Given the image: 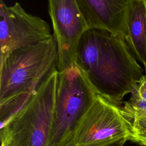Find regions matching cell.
I'll return each instance as SVG.
<instances>
[{
	"mask_svg": "<svg viewBox=\"0 0 146 146\" xmlns=\"http://www.w3.org/2000/svg\"><path fill=\"white\" fill-rule=\"evenodd\" d=\"M76 64L97 95L119 106L144 75L125 40L103 29L90 28L83 34Z\"/></svg>",
	"mask_w": 146,
	"mask_h": 146,
	"instance_id": "obj_1",
	"label": "cell"
},
{
	"mask_svg": "<svg viewBox=\"0 0 146 146\" xmlns=\"http://www.w3.org/2000/svg\"><path fill=\"white\" fill-rule=\"evenodd\" d=\"M58 50L53 36L18 48L0 63L1 127L31 98L46 76L57 67Z\"/></svg>",
	"mask_w": 146,
	"mask_h": 146,
	"instance_id": "obj_2",
	"label": "cell"
},
{
	"mask_svg": "<svg viewBox=\"0 0 146 146\" xmlns=\"http://www.w3.org/2000/svg\"><path fill=\"white\" fill-rule=\"evenodd\" d=\"M58 75L56 67L43 80L30 100L1 127V146L48 145Z\"/></svg>",
	"mask_w": 146,
	"mask_h": 146,
	"instance_id": "obj_3",
	"label": "cell"
},
{
	"mask_svg": "<svg viewBox=\"0 0 146 146\" xmlns=\"http://www.w3.org/2000/svg\"><path fill=\"white\" fill-rule=\"evenodd\" d=\"M97 94L77 65L58 71L52 130L48 146H70Z\"/></svg>",
	"mask_w": 146,
	"mask_h": 146,
	"instance_id": "obj_4",
	"label": "cell"
},
{
	"mask_svg": "<svg viewBox=\"0 0 146 146\" xmlns=\"http://www.w3.org/2000/svg\"><path fill=\"white\" fill-rule=\"evenodd\" d=\"M130 127L120 106L97 95L78 126L73 143L75 146H108L123 138L129 140Z\"/></svg>",
	"mask_w": 146,
	"mask_h": 146,
	"instance_id": "obj_5",
	"label": "cell"
},
{
	"mask_svg": "<svg viewBox=\"0 0 146 146\" xmlns=\"http://www.w3.org/2000/svg\"><path fill=\"white\" fill-rule=\"evenodd\" d=\"M52 36L44 20L27 13L18 2L7 6L0 0V63L14 50Z\"/></svg>",
	"mask_w": 146,
	"mask_h": 146,
	"instance_id": "obj_6",
	"label": "cell"
},
{
	"mask_svg": "<svg viewBox=\"0 0 146 146\" xmlns=\"http://www.w3.org/2000/svg\"><path fill=\"white\" fill-rule=\"evenodd\" d=\"M48 5L57 44V69L62 71L76 65L79 41L90 27L76 0H48Z\"/></svg>",
	"mask_w": 146,
	"mask_h": 146,
	"instance_id": "obj_7",
	"label": "cell"
},
{
	"mask_svg": "<svg viewBox=\"0 0 146 146\" xmlns=\"http://www.w3.org/2000/svg\"><path fill=\"white\" fill-rule=\"evenodd\" d=\"M90 28L103 29L125 40L127 20L135 0H76Z\"/></svg>",
	"mask_w": 146,
	"mask_h": 146,
	"instance_id": "obj_8",
	"label": "cell"
},
{
	"mask_svg": "<svg viewBox=\"0 0 146 146\" xmlns=\"http://www.w3.org/2000/svg\"><path fill=\"white\" fill-rule=\"evenodd\" d=\"M128 35L125 40L131 52L146 69V0H135L127 20Z\"/></svg>",
	"mask_w": 146,
	"mask_h": 146,
	"instance_id": "obj_9",
	"label": "cell"
},
{
	"mask_svg": "<svg viewBox=\"0 0 146 146\" xmlns=\"http://www.w3.org/2000/svg\"><path fill=\"white\" fill-rule=\"evenodd\" d=\"M123 116L130 122L146 116V75H144L134 87L128 100L120 106Z\"/></svg>",
	"mask_w": 146,
	"mask_h": 146,
	"instance_id": "obj_10",
	"label": "cell"
},
{
	"mask_svg": "<svg viewBox=\"0 0 146 146\" xmlns=\"http://www.w3.org/2000/svg\"><path fill=\"white\" fill-rule=\"evenodd\" d=\"M129 140L141 146H146V116L131 123Z\"/></svg>",
	"mask_w": 146,
	"mask_h": 146,
	"instance_id": "obj_11",
	"label": "cell"
},
{
	"mask_svg": "<svg viewBox=\"0 0 146 146\" xmlns=\"http://www.w3.org/2000/svg\"><path fill=\"white\" fill-rule=\"evenodd\" d=\"M128 139L127 138H123L119 141H117L108 146H123L124 145V144L125 143V142L127 141H128Z\"/></svg>",
	"mask_w": 146,
	"mask_h": 146,
	"instance_id": "obj_12",
	"label": "cell"
},
{
	"mask_svg": "<svg viewBox=\"0 0 146 146\" xmlns=\"http://www.w3.org/2000/svg\"><path fill=\"white\" fill-rule=\"evenodd\" d=\"M70 146H75V145H74V143H73L72 144H71Z\"/></svg>",
	"mask_w": 146,
	"mask_h": 146,
	"instance_id": "obj_13",
	"label": "cell"
},
{
	"mask_svg": "<svg viewBox=\"0 0 146 146\" xmlns=\"http://www.w3.org/2000/svg\"><path fill=\"white\" fill-rule=\"evenodd\" d=\"M144 72H145V75H146V69L144 70Z\"/></svg>",
	"mask_w": 146,
	"mask_h": 146,
	"instance_id": "obj_14",
	"label": "cell"
}]
</instances>
